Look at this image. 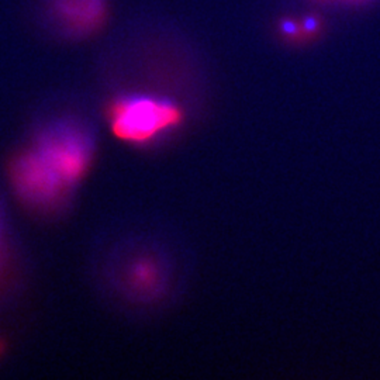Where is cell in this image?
<instances>
[{
	"label": "cell",
	"mask_w": 380,
	"mask_h": 380,
	"mask_svg": "<svg viewBox=\"0 0 380 380\" xmlns=\"http://www.w3.org/2000/svg\"><path fill=\"white\" fill-rule=\"evenodd\" d=\"M182 108L172 100L152 95H126L110 103L112 131L126 143L147 144L178 127Z\"/></svg>",
	"instance_id": "1"
},
{
	"label": "cell",
	"mask_w": 380,
	"mask_h": 380,
	"mask_svg": "<svg viewBox=\"0 0 380 380\" xmlns=\"http://www.w3.org/2000/svg\"><path fill=\"white\" fill-rule=\"evenodd\" d=\"M33 148L71 187L85 178L93 156V140L86 127L67 119L47 124Z\"/></svg>",
	"instance_id": "2"
},
{
	"label": "cell",
	"mask_w": 380,
	"mask_h": 380,
	"mask_svg": "<svg viewBox=\"0 0 380 380\" xmlns=\"http://www.w3.org/2000/svg\"><path fill=\"white\" fill-rule=\"evenodd\" d=\"M10 180L19 198L38 209L54 207L71 189L33 147L12 161Z\"/></svg>",
	"instance_id": "3"
},
{
	"label": "cell",
	"mask_w": 380,
	"mask_h": 380,
	"mask_svg": "<svg viewBox=\"0 0 380 380\" xmlns=\"http://www.w3.org/2000/svg\"><path fill=\"white\" fill-rule=\"evenodd\" d=\"M121 290L137 300H155L167 289L165 261L151 252H137L121 259Z\"/></svg>",
	"instance_id": "4"
},
{
	"label": "cell",
	"mask_w": 380,
	"mask_h": 380,
	"mask_svg": "<svg viewBox=\"0 0 380 380\" xmlns=\"http://www.w3.org/2000/svg\"><path fill=\"white\" fill-rule=\"evenodd\" d=\"M54 16L68 32H95L106 17L104 0H52Z\"/></svg>",
	"instance_id": "5"
},
{
	"label": "cell",
	"mask_w": 380,
	"mask_h": 380,
	"mask_svg": "<svg viewBox=\"0 0 380 380\" xmlns=\"http://www.w3.org/2000/svg\"><path fill=\"white\" fill-rule=\"evenodd\" d=\"M281 33L293 43L297 41H305L303 40V32H302V24L297 23L293 19H283L281 21Z\"/></svg>",
	"instance_id": "6"
},
{
	"label": "cell",
	"mask_w": 380,
	"mask_h": 380,
	"mask_svg": "<svg viewBox=\"0 0 380 380\" xmlns=\"http://www.w3.org/2000/svg\"><path fill=\"white\" fill-rule=\"evenodd\" d=\"M302 32H303V40H311L320 30L321 23L316 16H307L302 21Z\"/></svg>",
	"instance_id": "7"
},
{
	"label": "cell",
	"mask_w": 380,
	"mask_h": 380,
	"mask_svg": "<svg viewBox=\"0 0 380 380\" xmlns=\"http://www.w3.org/2000/svg\"><path fill=\"white\" fill-rule=\"evenodd\" d=\"M3 255V224L2 220H0V261H2Z\"/></svg>",
	"instance_id": "8"
}]
</instances>
